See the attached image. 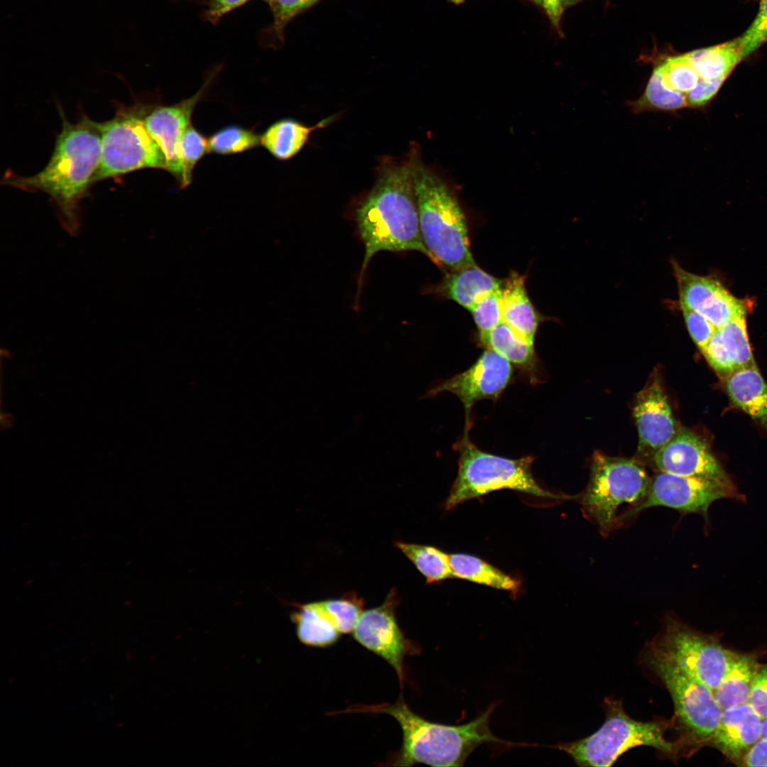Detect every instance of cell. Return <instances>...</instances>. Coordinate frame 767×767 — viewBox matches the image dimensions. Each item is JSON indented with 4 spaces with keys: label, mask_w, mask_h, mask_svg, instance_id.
<instances>
[{
    "label": "cell",
    "mask_w": 767,
    "mask_h": 767,
    "mask_svg": "<svg viewBox=\"0 0 767 767\" xmlns=\"http://www.w3.org/2000/svg\"><path fill=\"white\" fill-rule=\"evenodd\" d=\"M659 67L668 85L683 94L692 90L700 80L696 71L683 55L668 58Z\"/></svg>",
    "instance_id": "34"
},
{
    "label": "cell",
    "mask_w": 767,
    "mask_h": 767,
    "mask_svg": "<svg viewBox=\"0 0 767 767\" xmlns=\"http://www.w3.org/2000/svg\"><path fill=\"white\" fill-rule=\"evenodd\" d=\"M479 334H484L503 321L502 287L482 298L470 310Z\"/></svg>",
    "instance_id": "35"
},
{
    "label": "cell",
    "mask_w": 767,
    "mask_h": 767,
    "mask_svg": "<svg viewBox=\"0 0 767 767\" xmlns=\"http://www.w3.org/2000/svg\"><path fill=\"white\" fill-rule=\"evenodd\" d=\"M494 708V705H491L479 717L461 725L426 720L413 712L401 697L393 704L353 705L343 712L386 714L397 721L402 730L403 744L393 757V766L425 763L437 767H459L479 746L507 743L490 730L489 718Z\"/></svg>",
    "instance_id": "2"
},
{
    "label": "cell",
    "mask_w": 767,
    "mask_h": 767,
    "mask_svg": "<svg viewBox=\"0 0 767 767\" xmlns=\"http://www.w3.org/2000/svg\"><path fill=\"white\" fill-rule=\"evenodd\" d=\"M396 592L390 591L384 603L362 611L353 630L354 639L384 659L396 670L403 686L406 656L419 653L418 647L407 638L396 619Z\"/></svg>",
    "instance_id": "13"
},
{
    "label": "cell",
    "mask_w": 767,
    "mask_h": 767,
    "mask_svg": "<svg viewBox=\"0 0 767 767\" xmlns=\"http://www.w3.org/2000/svg\"><path fill=\"white\" fill-rule=\"evenodd\" d=\"M651 460L661 472L731 481L705 440L686 429H679Z\"/></svg>",
    "instance_id": "16"
},
{
    "label": "cell",
    "mask_w": 767,
    "mask_h": 767,
    "mask_svg": "<svg viewBox=\"0 0 767 767\" xmlns=\"http://www.w3.org/2000/svg\"><path fill=\"white\" fill-rule=\"evenodd\" d=\"M268 1H269L270 0H268Z\"/></svg>",
    "instance_id": "46"
},
{
    "label": "cell",
    "mask_w": 767,
    "mask_h": 767,
    "mask_svg": "<svg viewBox=\"0 0 767 767\" xmlns=\"http://www.w3.org/2000/svg\"><path fill=\"white\" fill-rule=\"evenodd\" d=\"M646 651L679 667L713 692L725 675L734 653L712 637L701 633L672 616Z\"/></svg>",
    "instance_id": "10"
},
{
    "label": "cell",
    "mask_w": 767,
    "mask_h": 767,
    "mask_svg": "<svg viewBox=\"0 0 767 767\" xmlns=\"http://www.w3.org/2000/svg\"><path fill=\"white\" fill-rule=\"evenodd\" d=\"M761 722L748 703L726 709L722 712L710 744L728 758L741 761L749 749L761 738Z\"/></svg>",
    "instance_id": "18"
},
{
    "label": "cell",
    "mask_w": 767,
    "mask_h": 767,
    "mask_svg": "<svg viewBox=\"0 0 767 767\" xmlns=\"http://www.w3.org/2000/svg\"><path fill=\"white\" fill-rule=\"evenodd\" d=\"M261 144V136L252 130L236 125L225 126L208 139V153L229 155L251 149Z\"/></svg>",
    "instance_id": "31"
},
{
    "label": "cell",
    "mask_w": 767,
    "mask_h": 767,
    "mask_svg": "<svg viewBox=\"0 0 767 767\" xmlns=\"http://www.w3.org/2000/svg\"><path fill=\"white\" fill-rule=\"evenodd\" d=\"M745 766H767V738H761L743 756Z\"/></svg>",
    "instance_id": "42"
},
{
    "label": "cell",
    "mask_w": 767,
    "mask_h": 767,
    "mask_svg": "<svg viewBox=\"0 0 767 767\" xmlns=\"http://www.w3.org/2000/svg\"><path fill=\"white\" fill-rule=\"evenodd\" d=\"M602 707L605 720L596 731L552 747L565 751L580 767H611L624 753L643 746L655 749L659 756L673 761L682 758L679 742L665 736L674 729L673 717L636 720L626 712L621 700L613 697L605 698Z\"/></svg>",
    "instance_id": "4"
},
{
    "label": "cell",
    "mask_w": 767,
    "mask_h": 767,
    "mask_svg": "<svg viewBox=\"0 0 767 767\" xmlns=\"http://www.w3.org/2000/svg\"><path fill=\"white\" fill-rule=\"evenodd\" d=\"M248 0H213L208 11L209 17L217 20L232 9L239 6Z\"/></svg>",
    "instance_id": "44"
},
{
    "label": "cell",
    "mask_w": 767,
    "mask_h": 767,
    "mask_svg": "<svg viewBox=\"0 0 767 767\" xmlns=\"http://www.w3.org/2000/svg\"><path fill=\"white\" fill-rule=\"evenodd\" d=\"M725 79L703 80L700 78L697 85L686 94L687 104L700 107L708 102L719 90Z\"/></svg>",
    "instance_id": "41"
},
{
    "label": "cell",
    "mask_w": 767,
    "mask_h": 767,
    "mask_svg": "<svg viewBox=\"0 0 767 767\" xmlns=\"http://www.w3.org/2000/svg\"><path fill=\"white\" fill-rule=\"evenodd\" d=\"M651 482L646 469L638 462L595 451L589 482L581 499L584 516L597 526L602 535H609L621 523L619 508L629 506L626 513L641 504L648 495Z\"/></svg>",
    "instance_id": "8"
},
{
    "label": "cell",
    "mask_w": 767,
    "mask_h": 767,
    "mask_svg": "<svg viewBox=\"0 0 767 767\" xmlns=\"http://www.w3.org/2000/svg\"><path fill=\"white\" fill-rule=\"evenodd\" d=\"M687 330L696 345L702 352L717 328L701 314L681 307Z\"/></svg>",
    "instance_id": "39"
},
{
    "label": "cell",
    "mask_w": 767,
    "mask_h": 767,
    "mask_svg": "<svg viewBox=\"0 0 767 767\" xmlns=\"http://www.w3.org/2000/svg\"><path fill=\"white\" fill-rule=\"evenodd\" d=\"M725 379L732 403L767 429V384L756 366L736 370Z\"/></svg>",
    "instance_id": "21"
},
{
    "label": "cell",
    "mask_w": 767,
    "mask_h": 767,
    "mask_svg": "<svg viewBox=\"0 0 767 767\" xmlns=\"http://www.w3.org/2000/svg\"><path fill=\"white\" fill-rule=\"evenodd\" d=\"M292 620L298 639L305 646L326 648L339 638L340 632L320 602L300 605Z\"/></svg>",
    "instance_id": "24"
},
{
    "label": "cell",
    "mask_w": 767,
    "mask_h": 767,
    "mask_svg": "<svg viewBox=\"0 0 767 767\" xmlns=\"http://www.w3.org/2000/svg\"><path fill=\"white\" fill-rule=\"evenodd\" d=\"M740 496L731 481L659 472L651 481L646 499L625 513L621 521L654 506L697 513L707 518L708 508L714 501L724 498L740 499Z\"/></svg>",
    "instance_id": "11"
},
{
    "label": "cell",
    "mask_w": 767,
    "mask_h": 767,
    "mask_svg": "<svg viewBox=\"0 0 767 767\" xmlns=\"http://www.w3.org/2000/svg\"><path fill=\"white\" fill-rule=\"evenodd\" d=\"M207 85L193 96L170 106L158 107L144 116L145 126L161 148L168 170L180 183L183 180V164L179 153L181 138L190 124L193 109L203 96Z\"/></svg>",
    "instance_id": "17"
},
{
    "label": "cell",
    "mask_w": 767,
    "mask_h": 767,
    "mask_svg": "<svg viewBox=\"0 0 767 767\" xmlns=\"http://www.w3.org/2000/svg\"><path fill=\"white\" fill-rule=\"evenodd\" d=\"M673 268L678 287L680 307L694 310L717 329L731 320L746 316L749 305L731 295L717 280L697 276L683 269L676 261Z\"/></svg>",
    "instance_id": "14"
},
{
    "label": "cell",
    "mask_w": 767,
    "mask_h": 767,
    "mask_svg": "<svg viewBox=\"0 0 767 767\" xmlns=\"http://www.w3.org/2000/svg\"><path fill=\"white\" fill-rule=\"evenodd\" d=\"M207 152L208 140L190 124L179 144V153L183 164L181 188L190 185L195 165Z\"/></svg>",
    "instance_id": "33"
},
{
    "label": "cell",
    "mask_w": 767,
    "mask_h": 767,
    "mask_svg": "<svg viewBox=\"0 0 767 767\" xmlns=\"http://www.w3.org/2000/svg\"><path fill=\"white\" fill-rule=\"evenodd\" d=\"M633 415L638 433V456L651 460L679 430L656 370L637 393Z\"/></svg>",
    "instance_id": "15"
},
{
    "label": "cell",
    "mask_w": 767,
    "mask_h": 767,
    "mask_svg": "<svg viewBox=\"0 0 767 767\" xmlns=\"http://www.w3.org/2000/svg\"><path fill=\"white\" fill-rule=\"evenodd\" d=\"M682 55L703 80L726 78L742 60L739 38Z\"/></svg>",
    "instance_id": "27"
},
{
    "label": "cell",
    "mask_w": 767,
    "mask_h": 767,
    "mask_svg": "<svg viewBox=\"0 0 767 767\" xmlns=\"http://www.w3.org/2000/svg\"><path fill=\"white\" fill-rule=\"evenodd\" d=\"M739 42L742 59L767 43V0H761L755 19Z\"/></svg>",
    "instance_id": "36"
},
{
    "label": "cell",
    "mask_w": 767,
    "mask_h": 767,
    "mask_svg": "<svg viewBox=\"0 0 767 767\" xmlns=\"http://www.w3.org/2000/svg\"><path fill=\"white\" fill-rule=\"evenodd\" d=\"M333 119L329 116L313 126H308L293 119L278 120L261 136V144L276 158L288 160L303 148L312 132L322 129Z\"/></svg>",
    "instance_id": "23"
},
{
    "label": "cell",
    "mask_w": 767,
    "mask_h": 767,
    "mask_svg": "<svg viewBox=\"0 0 767 767\" xmlns=\"http://www.w3.org/2000/svg\"><path fill=\"white\" fill-rule=\"evenodd\" d=\"M644 659L673 702L672 717L682 757L690 756L710 743L723 710L710 688L679 667L646 651Z\"/></svg>",
    "instance_id": "7"
},
{
    "label": "cell",
    "mask_w": 767,
    "mask_h": 767,
    "mask_svg": "<svg viewBox=\"0 0 767 767\" xmlns=\"http://www.w3.org/2000/svg\"><path fill=\"white\" fill-rule=\"evenodd\" d=\"M320 0H270L274 23V30L278 35L294 16L312 6Z\"/></svg>",
    "instance_id": "38"
},
{
    "label": "cell",
    "mask_w": 767,
    "mask_h": 767,
    "mask_svg": "<svg viewBox=\"0 0 767 767\" xmlns=\"http://www.w3.org/2000/svg\"><path fill=\"white\" fill-rule=\"evenodd\" d=\"M541 7L551 23L558 26L565 9L578 0H531Z\"/></svg>",
    "instance_id": "43"
},
{
    "label": "cell",
    "mask_w": 767,
    "mask_h": 767,
    "mask_svg": "<svg viewBox=\"0 0 767 767\" xmlns=\"http://www.w3.org/2000/svg\"><path fill=\"white\" fill-rule=\"evenodd\" d=\"M702 352L710 366L721 377L727 379L734 371L733 363L723 344L718 329L714 332Z\"/></svg>",
    "instance_id": "37"
},
{
    "label": "cell",
    "mask_w": 767,
    "mask_h": 767,
    "mask_svg": "<svg viewBox=\"0 0 767 767\" xmlns=\"http://www.w3.org/2000/svg\"><path fill=\"white\" fill-rule=\"evenodd\" d=\"M101 137L96 124L63 119L54 151L45 167L31 176L6 175V184L27 190H40L70 211L92 183L100 158Z\"/></svg>",
    "instance_id": "3"
},
{
    "label": "cell",
    "mask_w": 767,
    "mask_h": 767,
    "mask_svg": "<svg viewBox=\"0 0 767 767\" xmlns=\"http://www.w3.org/2000/svg\"><path fill=\"white\" fill-rule=\"evenodd\" d=\"M503 283L476 265L454 269L434 290L470 311L484 295L501 288Z\"/></svg>",
    "instance_id": "19"
},
{
    "label": "cell",
    "mask_w": 767,
    "mask_h": 767,
    "mask_svg": "<svg viewBox=\"0 0 767 767\" xmlns=\"http://www.w3.org/2000/svg\"><path fill=\"white\" fill-rule=\"evenodd\" d=\"M453 577L510 592L516 595L521 589V582L485 560L472 555L453 553L450 555Z\"/></svg>",
    "instance_id": "26"
},
{
    "label": "cell",
    "mask_w": 767,
    "mask_h": 767,
    "mask_svg": "<svg viewBox=\"0 0 767 767\" xmlns=\"http://www.w3.org/2000/svg\"><path fill=\"white\" fill-rule=\"evenodd\" d=\"M340 633L353 631L362 613L364 600L353 592L339 599L320 602Z\"/></svg>",
    "instance_id": "32"
},
{
    "label": "cell",
    "mask_w": 767,
    "mask_h": 767,
    "mask_svg": "<svg viewBox=\"0 0 767 767\" xmlns=\"http://www.w3.org/2000/svg\"><path fill=\"white\" fill-rule=\"evenodd\" d=\"M748 704L761 719H767V665H758L752 682Z\"/></svg>",
    "instance_id": "40"
},
{
    "label": "cell",
    "mask_w": 767,
    "mask_h": 767,
    "mask_svg": "<svg viewBox=\"0 0 767 767\" xmlns=\"http://www.w3.org/2000/svg\"><path fill=\"white\" fill-rule=\"evenodd\" d=\"M395 545L414 564L427 583L452 578L450 555L433 546L396 542Z\"/></svg>",
    "instance_id": "28"
},
{
    "label": "cell",
    "mask_w": 767,
    "mask_h": 767,
    "mask_svg": "<svg viewBox=\"0 0 767 767\" xmlns=\"http://www.w3.org/2000/svg\"><path fill=\"white\" fill-rule=\"evenodd\" d=\"M525 280L513 272L503 283L502 317L521 337L534 344L539 317L526 292Z\"/></svg>",
    "instance_id": "20"
},
{
    "label": "cell",
    "mask_w": 767,
    "mask_h": 767,
    "mask_svg": "<svg viewBox=\"0 0 767 767\" xmlns=\"http://www.w3.org/2000/svg\"><path fill=\"white\" fill-rule=\"evenodd\" d=\"M512 364L498 353L486 349L467 370L431 387L423 398L451 393L462 402L465 410V429H471V413L477 401L497 398L510 384Z\"/></svg>",
    "instance_id": "12"
},
{
    "label": "cell",
    "mask_w": 767,
    "mask_h": 767,
    "mask_svg": "<svg viewBox=\"0 0 767 767\" xmlns=\"http://www.w3.org/2000/svg\"><path fill=\"white\" fill-rule=\"evenodd\" d=\"M455 449L459 455L458 470L445 501L447 510L501 489L555 500L570 498L550 492L538 484L532 473L531 456L512 459L485 452L470 440L469 434L463 435L455 444Z\"/></svg>",
    "instance_id": "6"
},
{
    "label": "cell",
    "mask_w": 767,
    "mask_h": 767,
    "mask_svg": "<svg viewBox=\"0 0 767 767\" xmlns=\"http://www.w3.org/2000/svg\"><path fill=\"white\" fill-rule=\"evenodd\" d=\"M761 738H767V719L761 722Z\"/></svg>",
    "instance_id": "45"
},
{
    "label": "cell",
    "mask_w": 767,
    "mask_h": 767,
    "mask_svg": "<svg viewBox=\"0 0 767 767\" xmlns=\"http://www.w3.org/2000/svg\"><path fill=\"white\" fill-rule=\"evenodd\" d=\"M633 104L636 111H673L684 108L687 103L683 93L673 89L668 85L660 67H658L654 70L643 94Z\"/></svg>",
    "instance_id": "29"
},
{
    "label": "cell",
    "mask_w": 767,
    "mask_h": 767,
    "mask_svg": "<svg viewBox=\"0 0 767 767\" xmlns=\"http://www.w3.org/2000/svg\"><path fill=\"white\" fill-rule=\"evenodd\" d=\"M479 340L486 349L498 353L526 374L531 381H537L538 363L534 344L527 342L504 322L486 333L479 334Z\"/></svg>",
    "instance_id": "22"
},
{
    "label": "cell",
    "mask_w": 767,
    "mask_h": 767,
    "mask_svg": "<svg viewBox=\"0 0 767 767\" xmlns=\"http://www.w3.org/2000/svg\"><path fill=\"white\" fill-rule=\"evenodd\" d=\"M718 330L734 371L756 366L749 340L746 316L734 318Z\"/></svg>",
    "instance_id": "30"
},
{
    "label": "cell",
    "mask_w": 767,
    "mask_h": 767,
    "mask_svg": "<svg viewBox=\"0 0 767 767\" xmlns=\"http://www.w3.org/2000/svg\"><path fill=\"white\" fill-rule=\"evenodd\" d=\"M758 668L756 660L751 656L734 653L725 675L714 692L722 710L748 703Z\"/></svg>",
    "instance_id": "25"
},
{
    "label": "cell",
    "mask_w": 767,
    "mask_h": 767,
    "mask_svg": "<svg viewBox=\"0 0 767 767\" xmlns=\"http://www.w3.org/2000/svg\"><path fill=\"white\" fill-rule=\"evenodd\" d=\"M356 218L364 247L359 293L369 263L380 251H415L436 263L421 236L410 159L381 166L375 185L357 210Z\"/></svg>",
    "instance_id": "1"
},
{
    "label": "cell",
    "mask_w": 767,
    "mask_h": 767,
    "mask_svg": "<svg viewBox=\"0 0 767 767\" xmlns=\"http://www.w3.org/2000/svg\"><path fill=\"white\" fill-rule=\"evenodd\" d=\"M421 236L439 266H476L466 219L447 184L418 158H410Z\"/></svg>",
    "instance_id": "5"
},
{
    "label": "cell",
    "mask_w": 767,
    "mask_h": 767,
    "mask_svg": "<svg viewBox=\"0 0 767 767\" xmlns=\"http://www.w3.org/2000/svg\"><path fill=\"white\" fill-rule=\"evenodd\" d=\"M144 110L126 108L109 121L95 122L101 149L92 183L146 168L166 170L163 153L145 126Z\"/></svg>",
    "instance_id": "9"
}]
</instances>
